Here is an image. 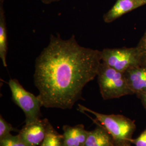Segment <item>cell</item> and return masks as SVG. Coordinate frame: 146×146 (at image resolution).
<instances>
[{
  "instance_id": "e0dca14e",
  "label": "cell",
  "mask_w": 146,
  "mask_h": 146,
  "mask_svg": "<svg viewBox=\"0 0 146 146\" xmlns=\"http://www.w3.org/2000/svg\"><path fill=\"white\" fill-rule=\"evenodd\" d=\"M141 100V103L146 111V90L137 95Z\"/></svg>"
},
{
  "instance_id": "2e32d148",
  "label": "cell",
  "mask_w": 146,
  "mask_h": 146,
  "mask_svg": "<svg viewBox=\"0 0 146 146\" xmlns=\"http://www.w3.org/2000/svg\"><path fill=\"white\" fill-rule=\"evenodd\" d=\"M131 143L135 146H146V128L136 139H133Z\"/></svg>"
},
{
  "instance_id": "7c38bea8",
  "label": "cell",
  "mask_w": 146,
  "mask_h": 146,
  "mask_svg": "<svg viewBox=\"0 0 146 146\" xmlns=\"http://www.w3.org/2000/svg\"><path fill=\"white\" fill-rule=\"evenodd\" d=\"M40 146H63V135L59 134L49 122L47 133Z\"/></svg>"
},
{
  "instance_id": "ffe728a7",
  "label": "cell",
  "mask_w": 146,
  "mask_h": 146,
  "mask_svg": "<svg viewBox=\"0 0 146 146\" xmlns=\"http://www.w3.org/2000/svg\"><path fill=\"white\" fill-rule=\"evenodd\" d=\"M142 5H146V0H138Z\"/></svg>"
},
{
  "instance_id": "8fae6325",
  "label": "cell",
  "mask_w": 146,
  "mask_h": 146,
  "mask_svg": "<svg viewBox=\"0 0 146 146\" xmlns=\"http://www.w3.org/2000/svg\"><path fill=\"white\" fill-rule=\"evenodd\" d=\"M3 0H0V58L5 67H7V55L8 52V31Z\"/></svg>"
},
{
  "instance_id": "277c9868",
  "label": "cell",
  "mask_w": 146,
  "mask_h": 146,
  "mask_svg": "<svg viewBox=\"0 0 146 146\" xmlns=\"http://www.w3.org/2000/svg\"><path fill=\"white\" fill-rule=\"evenodd\" d=\"M13 102L24 112L26 124H30L40 119L42 102L38 95L27 91L16 78H11L8 82Z\"/></svg>"
},
{
  "instance_id": "5b68a950",
  "label": "cell",
  "mask_w": 146,
  "mask_h": 146,
  "mask_svg": "<svg viewBox=\"0 0 146 146\" xmlns=\"http://www.w3.org/2000/svg\"><path fill=\"white\" fill-rule=\"evenodd\" d=\"M101 58L102 62L122 73L141 66V57L136 47L105 48L101 50Z\"/></svg>"
},
{
  "instance_id": "ac0fdd59",
  "label": "cell",
  "mask_w": 146,
  "mask_h": 146,
  "mask_svg": "<svg viewBox=\"0 0 146 146\" xmlns=\"http://www.w3.org/2000/svg\"><path fill=\"white\" fill-rule=\"evenodd\" d=\"M60 1H61V0H41L42 3L45 5H49V4L52 3L54 2H59Z\"/></svg>"
},
{
  "instance_id": "52a82bcc",
  "label": "cell",
  "mask_w": 146,
  "mask_h": 146,
  "mask_svg": "<svg viewBox=\"0 0 146 146\" xmlns=\"http://www.w3.org/2000/svg\"><path fill=\"white\" fill-rule=\"evenodd\" d=\"M62 129L63 146H83L89 133L82 124L63 125Z\"/></svg>"
},
{
  "instance_id": "30bf717a",
  "label": "cell",
  "mask_w": 146,
  "mask_h": 146,
  "mask_svg": "<svg viewBox=\"0 0 146 146\" xmlns=\"http://www.w3.org/2000/svg\"><path fill=\"white\" fill-rule=\"evenodd\" d=\"M97 125L94 130L89 131L88 137L83 146H113L114 142L108 131L96 120Z\"/></svg>"
},
{
  "instance_id": "d6986e66",
  "label": "cell",
  "mask_w": 146,
  "mask_h": 146,
  "mask_svg": "<svg viewBox=\"0 0 146 146\" xmlns=\"http://www.w3.org/2000/svg\"><path fill=\"white\" fill-rule=\"evenodd\" d=\"M113 146H131V143H120V144H115Z\"/></svg>"
},
{
  "instance_id": "5bb4252c",
  "label": "cell",
  "mask_w": 146,
  "mask_h": 146,
  "mask_svg": "<svg viewBox=\"0 0 146 146\" xmlns=\"http://www.w3.org/2000/svg\"><path fill=\"white\" fill-rule=\"evenodd\" d=\"M18 131L2 117L0 116V140L11 135V131Z\"/></svg>"
},
{
  "instance_id": "ba28073f",
  "label": "cell",
  "mask_w": 146,
  "mask_h": 146,
  "mask_svg": "<svg viewBox=\"0 0 146 146\" xmlns=\"http://www.w3.org/2000/svg\"><path fill=\"white\" fill-rule=\"evenodd\" d=\"M124 73L133 94L137 95L146 90V66L130 68Z\"/></svg>"
},
{
  "instance_id": "6da1fadb",
  "label": "cell",
  "mask_w": 146,
  "mask_h": 146,
  "mask_svg": "<svg viewBox=\"0 0 146 146\" xmlns=\"http://www.w3.org/2000/svg\"><path fill=\"white\" fill-rule=\"evenodd\" d=\"M101 62V51L81 46L75 35L64 40L51 35L36 59L33 76L43 106L70 110L84 100V88L97 76Z\"/></svg>"
},
{
  "instance_id": "9c48e42d",
  "label": "cell",
  "mask_w": 146,
  "mask_h": 146,
  "mask_svg": "<svg viewBox=\"0 0 146 146\" xmlns=\"http://www.w3.org/2000/svg\"><path fill=\"white\" fill-rule=\"evenodd\" d=\"M142 5L138 0H117L115 5L104 14V20L107 23L112 22Z\"/></svg>"
},
{
  "instance_id": "7a4b0ae2",
  "label": "cell",
  "mask_w": 146,
  "mask_h": 146,
  "mask_svg": "<svg viewBox=\"0 0 146 146\" xmlns=\"http://www.w3.org/2000/svg\"><path fill=\"white\" fill-rule=\"evenodd\" d=\"M78 107L81 112H88L95 116L96 121L108 131L115 144L131 143L136 129L134 121L123 115L101 114L80 104Z\"/></svg>"
},
{
  "instance_id": "8992f818",
  "label": "cell",
  "mask_w": 146,
  "mask_h": 146,
  "mask_svg": "<svg viewBox=\"0 0 146 146\" xmlns=\"http://www.w3.org/2000/svg\"><path fill=\"white\" fill-rule=\"evenodd\" d=\"M49 123L47 119H40L30 124H26L19 131V134L28 146L40 145L46 135Z\"/></svg>"
},
{
  "instance_id": "4fadbf2b",
  "label": "cell",
  "mask_w": 146,
  "mask_h": 146,
  "mask_svg": "<svg viewBox=\"0 0 146 146\" xmlns=\"http://www.w3.org/2000/svg\"><path fill=\"white\" fill-rule=\"evenodd\" d=\"M0 146H28L23 141L20 135H10L0 140Z\"/></svg>"
},
{
  "instance_id": "9a60e30c",
  "label": "cell",
  "mask_w": 146,
  "mask_h": 146,
  "mask_svg": "<svg viewBox=\"0 0 146 146\" xmlns=\"http://www.w3.org/2000/svg\"><path fill=\"white\" fill-rule=\"evenodd\" d=\"M136 47L141 57V66H146V30Z\"/></svg>"
},
{
  "instance_id": "3957f363",
  "label": "cell",
  "mask_w": 146,
  "mask_h": 146,
  "mask_svg": "<svg viewBox=\"0 0 146 146\" xmlns=\"http://www.w3.org/2000/svg\"><path fill=\"white\" fill-rule=\"evenodd\" d=\"M97 77L100 93L104 100L134 94L127 83L125 73L102 62L100 64Z\"/></svg>"
}]
</instances>
